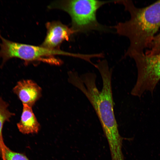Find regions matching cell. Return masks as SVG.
<instances>
[{"label": "cell", "instance_id": "4", "mask_svg": "<svg viewBox=\"0 0 160 160\" xmlns=\"http://www.w3.org/2000/svg\"><path fill=\"white\" fill-rule=\"evenodd\" d=\"M131 57L136 65L137 76L136 83L131 93L140 97L145 91L152 94L160 80V54L151 56L135 54Z\"/></svg>", "mask_w": 160, "mask_h": 160}, {"label": "cell", "instance_id": "8", "mask_svg": "<svg viewBox=\"0 0 160 160\" xmlns=\"http://www.w3.org/2000/svg\"><path fill=\"white\" fill-rule=\"evenodd\" d=\"M8 103L0 97V146L5 145L2 136V129L5 122L9 121L15 114L9 110Z\"/></svg>", "mask_w": 160, "mask_h": 160}, {"label": "cell", "instance_id": "5", "mask_svg": "<svg viewBox=\"0 0 160 160\" xmlns=\"http://www.w3.org/2000/svg\"><path fill=\"white\" fill-rule=\"evenodd\" d=\"M47 32L44 41L40 46L50 49H58L57 48L65 40L68 41L74 32L71 28L58 21L47 23Z\"/></svg>", "mask_w": 160, "mask_h": 160}, {"label": "cell", "instance_id": "6", "mask_svg": "<svg viewBox=\"0 0 160 160\" xmlns=\"http://www.w3.org/2000/svg\"><path fill=\"white\" fill-rule=\"evenodd\" d=\"M13 91L23 104L31 107L39 100L41 94V88L36 83L30 79L19 81L13 88Z\"/></svg>", "mask_w": 160, "mask_h": 160}, {"label": "cell", "instance_id": "9", "mask_svg": "<svg viewBox=\"0 0 160 160\" xmlns=\"http://www.w3.org/2000/svg\"><path fill=\"white\" fill-rule=\"evenodd\" d=\"M0 156L2 160H30L25 154L13 151L5 145L0 146Z\"/></svg>", "mask_w": 160, "mask_h": 160}, {"label": "cell", "instance_id": "10", "mask_svg": "<svg viewBox=\"0 0 160 160\" xmlns=\"http://www.w3.org/2000/svg\"><path fill=\"white\" fill-rule=\"evenodd\" d=\"M146 51L145 54L151 56L160 54V33L155 36Z\"/></svg>", "mask_w": 160, "mask_h": 160}, {"label": "cell", "instance_id": "1", "mask_svg": "<svg viewBox=\"0 0 160 160\" xmlns=\"http://www.w3.org/2000/svg\"><path fill=\"white\" fill-rule=\"evenodd\" d=\"M114 3L122 5L130 15L129 20L113 27L118 34L129 40L124 57L144 53L160 28V0L141 8L136 7L131 0H115Z\"/></svg>", "mask_w": 160, "mask_h": 160}, {"label": "cell", "instance_id": "7", "mask_svg": "<svg viewBox=\"0 0 160 160\" xmlns=\"http://www.w3.org/2000/svg\"><path fill=\"white\" fill-rule=\"evenodd\" d=\"M19 131L24 134L37 133L40 127L32 107L23 104V110L20 121L17 124Z\"/></svg>", "mask_w": 160, "mask_h": 160}, {"label": "cell", "instance_id": "2", "mask_svg": "<svg viewBox=\"0 0 160 160\" xmlns=\"http://www.w3.org/2000/svg\"><path fill=\"white\" fill-rule=\"evenodd\" d=\"M115 0H68L55 1L49 7L57 8L67 12L71 20L72 30L75 33H87L93 31L111 32L112 27L100 23L97 12L105 4L114 3Z\"/></svg>", "mask_w": 160, "mask_h": 160}, {"label": "cell", "instance_id": "3", "mask_svg": "<svg viewBox=\"0 0 160 160\" xmlns=\"http://www.w3.org/2000/svg\"><path fill=\"white\" fill-rule=\"evenodd\" d=\"M0 58L2 59V67L9 60L17 58L25 62L44 60L53 64H59L57 62L49 59L56 55L71 56L81 59V54L74 53L63 51L59 49H50L41 46H36L22 44L9 41L3 37L0 33Z\"/></svg>", "mask_w": 160, "mask_h": 160}]
</instances>
